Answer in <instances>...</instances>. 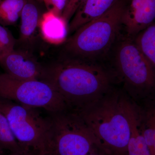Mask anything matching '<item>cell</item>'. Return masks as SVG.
<instances>
[{"label":"cell","instance_id":"cell-19","mask_svg":"<svg viewBox=\"0 0 155 155\" xmlns=\"http://www.w3.org/2000/svg\"><path fill=\"white\" fill-rule=\"evenodd\" d=\"M144 107L149 114L153 124V137L150 144L148 146L151 155H155V100L150 99Z\"/></svg>","mask_w":155,"mask_h":155},{"label":"cell","instance_id":"cell-14","mask_svg":"<svg viewBox=\"0 0 155 155\" xmlns=\"http://www.w3.org/2000/svg\"><path fill=\"white\" fill-rule=\"evenodd\" d=\"M27 0H0V25H14L20 17Z\"/></svg>","mask_w":155,"mask_h":155},{"label":"cell","instance_id":"cell-4","mask_svg":"<svg viewBox=\"0 0 155 155\" xmlns=\"http://www.w3.org/2000/svg\"><path fill=\"white\" fill-rule=\"evenodd\" d=\"M39 109L0 99V112L22 148L38 155H51V122Z\"/></svg>","mask_w":155,"mask_h":155},{"label":"cell","instance_id":"cell-10","mask_svg":"<svg viewBox=\"0 0 155 155\" xmlns=\"http://www.w3.org/2000/svg\"><path fill=\"white\" fill-rule=\"evenodd\" d=\"M119 0H86L78 9L68 26V34L107 12Z\"/></svg>","mask_w":155,"mask_h":155},{"label":"cell","instance_id":"cell-16","mask_svg":"<svg viewBox=\"0 0 155 155\" xmlns=\"http://www.w3.org/2000/svg\"><path fill=\"white\" fill-rule=\"evenodd\" d=\"M0 150H8L11 153L27 151L18 142L11 130L5 116L0 112Z\"/></svg>","mask_w":155,"mask_h":155},{"label":"cell","instance_id":"cell-24","mask_svg":"<svg viewBox=\"0 0 155 155\" xmlns=\"http://www.w3.org/2000/svg\"><path fill=\"white\" fill-rule=\"evenodd\" d=\"M51 155V154H48V155Z\"/></svg>","mask_w":155,"mask_h":155},{"label":"cell","instance_id":"cell-8","mask_svg":"<svg viewBox=\"0 0 155 155\" xmlns=\"http://www.w3.org/2000/svg\"><path fill=\"white\" fill-rule=\"evenodd\" d=\"M0 65L5 73L17 79H41L43 66L28 51L14 49L0 60Z\"/></svg>","mask_w":155,"mask_h":155},{"label":"cell","instance_id":"cell-20","mask_svg":"<svg viewBox=\"0 0 155 155\" xmlns=\"http://www.w3.org/2000/svg\"><path fill=\"white\" fill-rule=\"evenodd\" d=\"M44 2L49 11L61 17L68 0H41Z\"/></svg>","mask_w":155,"mask_h":155},{"label":"cell","instance_id":"cell-18","mask_svg":"<svg viewBox=\"0 0 155 155\" xmlns=\"http://www.w3.org/2000/svg\"><path fill=\"white\" fill-rule=\"evenodd\" d=\"M86 0H68L61 17L68 26L72 17L82 4Z\"/></svg>","mask_w":155,"mask_h":155},{"label":"cell","instance_id":"cell-17","mask_svg":"<svg viewBox=\"0 0 155 155\" xmlns=\"http://www.w3.org/2000/svg\"><path fill=\"white\" fill-rule=\"evenodd\" d=\"M17 41L8 28L0 25V60L14 49Z\"/></svg>","mask_w":155,"mask_h":155},{"label":"cell","instance_id":"cell-11","mask_svg":"<svg viewBox=\"0 0 155 155\" xmlns=\"http://www.w3.org/2000/svg\"><path fill=\"white\" fill-rule=\"evenodd\" d=\"M41 35L47 41L54 44L65 42L68 34V25L62 17L51 11L42 15L39 23Z\"/></svg>","mask_w":155,"mask_h":155},{"label":"cell","instance_id":"cell-21","mask_svg":"<svg viewBox=\"0 0 155 155\" xmlns=\"http://www.w3.org/2000/svg\"><path fill=\"white\" fill-rule=\"evenodd\" d=\"M86 155H108L99 147H97L91 153Z\"/></svg>","mask_w":155,"mask_h":155},{"label":"cell","instance_id":"cell-2","mask_svg":"<svg viewBox=\"0 0 155 155\" xmlns=\"http://www.w3.org/2000/svg\"><path fill=\"white\" fill-rule=\"evenodd\" d=\"M124 95L111 89L78 113L100 148L108 155H127L130 126L123 105Z\"/></svg>","mask_w":155,"mask_h":155},{"label":"cell","instance_id":"cell-22","mask_svg":"<svg viewBox=\"0 0 155 155\" xmlns=\"http://www.w3.org/2000/svg\"><path fill=\"white\" fill-rule=\"evenodd\" d=\"M10 155H38L37 153L32 151H27L21 153H11Z\"/></svg>","mask_w":155,"mask_h":155},{"label":"cell","instance_id":"cell-1","mask_svg":"<svg viewBox=\"0 0 155 155\" xmlns=\"http://www.w3.org/2000/svg\"><path fill=\"white\" fill-rule=\"evenodd\" d=\"M41 81L53 87L67 109L77 113L112 88L110 74L97 62L66 57L43 66Z\"/></svg>","mask_w":155,"mask_h":155},{"label":"cell","instance_id":"cell-25","mask_svg":"<svg viewBox=\"0 0 155 155\" xmlns=\"http://www.w3.org/2000/svg\"></svg>","mask_w":155,"mask_h":155},{"label":"cell","instance_id":"cell-9","mask_svg":"<svg viewBox=\"0 0 155 155\" xmlns=\"http://www.w3.org/2000/svg\"><path fill=\"white\" fill-rule=\"evenodd\" d=\"M41 16L33 0H27L21 12L20 34L17 41L22 47L20 49L31 52Z\"/></svg>","mask_w":155,"mask_h":155},{"label":"cell","instance_id":"cell-13","mask_svg":"<svg viewBox=\"0 0 155 155\" xmlns=\"http://www.w3.org/2000/svg\"><path fill=\"white\" fill-rule=\"evenodd\" d=\"M135 36L136 43L155 69V22Z\"/></svg>","mask_w":155,"mask_h":155},{"label":"cell","instance_id":"cell-3","mask_svg":"<svg viewBox=\"0 0 155 155\" xmlns=\"http://www.w3.org/2000/svg\"><path fill=\"white\" fill-rule=\"evenodd\" d=\"M127 5L119 0L101 17L78 28L64 42L61 57L97 62L104 58L119 38Z\"/></svg>","mask_w":155,"mask_h":155},{"label":"cell","instance_id":"cell-23","mask_svg":"<svg viewBox=\"0 0 155 155\" xmlns=\"http://www.w3.org/2000/svg\"><path fill=\"white\" fill-rule=\"evenodd\" d=\"M0 155H5L4 153V151L0 150Z\"/></svg>","mask_w":155,"mask_h":155},{"label":"cell","instance_id":"cell-15","mask_svg":"<svg viewBox=\"0 0 155 155\" xmlns=\"http://www.w3.org/2000/svg\"><path fill=\"white\" fill-rule=\"evenodd\" d=\"M130 123L131 133L127 146V155H151L138 120L135 118L131 119Z\"/></svg>","mask_w":155,"mask_h":155},{"label":"cell","instance_id":"cell-7","mask_svg":"<svg viewBox=\"0 0 155 155\" xmlns=\"http://www.w3.org/2000/svg\"><path fill=\"white\" fill-rule=\"evenodd\" d=\"M0 99L41 109L47 113L67 109L61 97L48 84L41 80L17 79L0 74Z\"/></svg>","mask_w":155,"mask_h":155},{"label":"cell","instance_id":"cell-5","mask_svg":"<svg viewBox=\"0 0 155 155\" xmlns=\"http://www.w3.org/2000/svg\"><path fill=\"white\" fill-rule=\"evenodd\" d=\"M119 37L114 63L124 87L133 96L149 95L155 91V69L136 43L134 37Z\"/></svg>","mask_w":155,"mask_h":155},{"label":"cell","instance_id":"cell-12","mask_svg":"<svg viewBox=\"0 0 155 155\" xmlns=\"http://www.w3.org/2000/svg\"><path fill=\"white\" fill-rule=\"evenodd\" d=\"M155 22V0H144L130 19L123 24L127 35L134 37Z\"/></svg>","mask_w":155,"mask_h":155},{"label":"cell","instance_id":"cell-6","mask_svg":"<svg viewBox=\"0 0 155 155\" xmlns=\"http://www.w3.org/2000/svg\"><path fill=\"white\" fill-rule=\"evenodd\" d=\"M52 155H86L99 147L80 114L67 109L47 113Z\"/></svg>","mask_w":155,"mask_h":155}]
</instances>
